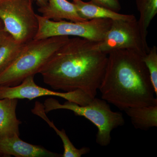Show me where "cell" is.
Wrapping results in <instances>:
<instances>
[{
    "label": "cell",
    "instance_id": "cell-1",
    "mask_svg": "<svg viewBox=\"0 0 157 157\" xmlns=\"http://www.w3.org/2000/svg\"><path fill=\"white\" fill-rule=\"evenodd\" d=\"M98 42L80 37L69 39L52 55L39 73L53 89L80 90L96 98L107 67V55Z\"/></svg>",
    "mask_w": 157,
    "mask_h": 157
},
{
    "label": "cell",
    "instance_id": "cell-2",
    "mask_svg": "<svg viewBox=\"0 0 157 157\" xmlns=\"http://www.w3.org/2000/svg\"><path fill=\"white\" fill-rule=\"evenodd\" d=\"M144 56L129 49L113 51L107 54V67L99 89L102 99L121 110L157 105Z\"/></svg>",
    "mask_w": 157,
    "mask_h": 157
},
{
    "label": "cell",
    "instance_id": "cell-3",
    "mask_svg": "<svg viewBox=\"0 0 157 157\" xmlns=\"http://www.w3.org/2000/svg\"><path fill=\"white\" fill-rule=\"evenodd\" d=\"M70 39L59 36L33 39L24 45L18 56L0 72V86H16L29 76L39 73L56 52Z\"/></svg>",
    "mask_w": 157,
    "mask_h": 157
},
{
    "label": "cell",
    "instance_id": "cell-4",
    "mask_svg": "<svg viewBox=\"0 0 157 157\" xmlns=\"http://www.w3.org/2000/svg\"><path fill=\"white\" fill-rule=\"evenodd\" d=\"M43 105L46 113L54 110L66 109L73 111L75 115L87 119L98 128L96 143L102 147L109 145L113 130L125 124L121 113L112 111L107 101L98 98H94L85 106L69 101L61 104L56 99L49 98L45 100Z\"/></svg>",
    "mask_w": 157,
    "mask_h": 157
},
{
    "label": "cell",
    "instance_id": "cell-5",
    "mask_svg": "<svg viewBox=\"0 0 157 157\" xmlns=\"http://www.w3.org/2000/svg\"><path fill=\"white\" fill-rule=\"evenodd\" d=\"M0 20L10 35L22 44L34 39L39 29L32 0H0Z\"/></svg>",
    "mask_w": 157,
    "mask_h": 157
},
{
    "label": "cell",
    "instance_id": "cell-6",
    "mask_svg": "<svg viewBox=\"0 0 157 157\" xmlns=\"http://www.w3.org/2000/svg\"><path fill=\"white\" fill-rule=\"evenodd\" d=\"M39 29L34 39H41L59 36L80 37L99 42L109 30L112 20L95 19L74 22L61 20L54 21L36 14Z\"/></svg>",
    "mask_w": 157,
    "mask_h": 157
},
{
    "label": "cell",
    "instance_id": "cell-7",
    "mask_svg": "<svg viewBox=\"0 0 157 157\" xmlns=\"http://www.w3.org/2000/svg\"><path fill=\"white\" fill-rule=\"evenodd\" d=\"M98 44L99 49L107 55L113 51L129 49L144 56L150 49L144 42L136 18L112 21L104 39Z\"/></svg>",
    "mask_w": 157,
    "mask_h": 157
},
{
    "label": "cell",
    "instance_id": "cell-8",
    "mask_svg": "<svg viewBox=\"0 0 157 157\" xmlns=\"http://www.w3.org/2000/svg\"><path fill=\"white\" fill-rule=\"evenodd\" d=\"M34 77L29 76L16 86H0V99L8 98L32 100L42 96H56L80 106L87 105L92 100L80 90L60 93L41 87L35 83Z\"/></svg>",
    "mask_w": 157,
    "mask_h": 157
},
{
    "label": "cell",
    "instance_id": "cell-9",
    "mask_svg": "<svg viewBox=\"0 0 157 157\" xmlns=\"http://www.w3.org/2000/svg\"><path fill=\"white\" fill-rule=\"evenodd\" d=\"M61 157L62 155L49 151L40 145L31 144L19 136L0 138V157Z\"/></svg>",
    "mask_w": 157,
    "mask_h": 157
},
{
    "label": "cell",
    "instance_id": "cell-10",
    "mask_svg": "<svg viewBox=\"0 0 157 157\" xmlns=\"http://www.w3.org/2000/svg\"><path fill=\"white\" fill-rule=\"evenodd\" d=\"M18 100L8 98L0 99V138L19 136V126L21 122L16 116Z\"/></svg>",
    "mask_w": 157,
    "mask_h": 157
},
{
    "label": "cell",
    "instance_id": "cell-11",
    "mask_svg": "<svg viewBox=\"0 0 157 157\" xmlns=\"http://www.w3.org/2000/svg\"><path fill=\"white\" fill-rule=\"evenodd\" d=\"M42 17L54 21L67 20L74 22L86 21L80 17L76 5L67 0H48L47 6L39 7Z\"/></svg>",
    "mask_w": 157,
    "mask_h": 157
},
{
    "label": "cell",
    "instance_id": "cell-12",
    "mask_svg": "<svg viewBox=\"0 0 157 157\" xmlns=\"http://www.w3.org/2000/svg\"><path fill=\"white\" fill-rule=\"evenodd\" d=\"M73 3L76 5L80 17L86 21L95 19H109L113 21L130 20L136 18L133 14H120L104 6L98 5L92 1L85 2L82 0H78Z\"/></svg>",
    "mask_w": 157,
    "mask_h": 157
},
{
    "label": "cell",
    "instance_id": "cell-13",
    "mask_svg": "<svg viewBox=\"0 0 157 157\" xmlns=\"http://www.w3.org/2000/svg\"><path fill=\"white\" fill-rule=\"evenodd\" d=\"M124 110L135 128L147 131L157 127V105L129 107Z\"/></svg>",
    "mask_w": 157,
    "mask_h": 157
},
{
    "label": "cell",
    "instance_id": "cell-14",
    "mask_svg": "<svg viewBox=\"0 0 157 157\" xmlns=\"http://www.w3.org/2000/svg\"><path fill=\"white\" fill-rule=\"evenodd\" d=\"M136 3L140 13V18L137 21L138 27L144 42L147 44V30L157 13V0H136Z\"/></svg>",
    "mask_w": 157,
    "mask_h": 157
},
{
    "label": "cell",
    "instance_id": "cell-15",
    "mask_svg": "<svg viewBox=\"0 0 157 157\" xmlns=\"http://www.w3.org/2000/svg\"><path fill=\"white\" fill-rule=\"evenodd\" d=\"M24 45L17 42L11 35L0 45V72L16 58Z\"/></svg>",
    "mask_w": 157,
    "mask_h": 157
},
{
    "label": "cell",
    "instance_id": "cell-16",
    "mask_svg": "<svg viewBox=\"0 0 157 157\" xmlns=\"http://www.w3.org/2000/svg\"><path fill=\"white\" fill-rule=\"evenodd\" d=\"M143 60L149 73L155 94L157 96V47L150 48L147 53L143 57Z\"/></svg>",
    "mask_w": 157,
    "mask_h": 157
},
{
    "label": "cell",
    "instance_id": "cell-17",
    "mask_svg": "<svg viewBox=\"0 0 157 157\" xmlns=\"http://www.w3.org/2000/svg\"><path fill=\"white\" fill-rule=\"evenodd\" d=\"M98 5L118 12L121 9V6L118 0H91Z\"/></svg>",
    "mask_w": 157,
    "mask_h": 157
},
{
    "label": "cell",
    "instance_id": "cell-18",
    "mask_svg": "<svg viewBox=\"0 0 157 157\" xmlns=\"http://www.w3.org/2000/svg\"><path fill=\"white\" fill-rule=\"evenodd\" d=\"M10 35V34L7 32L6 28H5V26H4L2 21L0 20V45Z\"/></svg>",
    "mask_w": 157,
    "mask_h": 157
},
{
    "label": "cell",
    "instance_id": "cell-19",
    "mask_svg": "<svg viewBox=\"0 0 157 157\" xmlns=\"http://www.w3.org/2000/svg\"><path fill=\"white\" fill-rule=\"evenodd\" d=\"M39 7H44L47 6L48 0H35Z\"/></svg>",
    "mask_w": 157,
    "mask_h": 157
},
{
    "label": "cell",
    "instance_id": "cell-20",
    "mask_svg": "<svg viewBox=\"0 0 157 157\" xmlns=\"http://www.w3.org/2000/svg\"><path fill=\"white\" fill-rule=\"evenodd\" d=\"M73 2H76V1H78V0H73Z\"/></svg>",
    "mask_w": 157,
    "mask_h": 157
}]
</instances>
